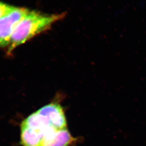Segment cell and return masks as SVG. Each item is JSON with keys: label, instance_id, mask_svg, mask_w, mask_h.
Masks as SVG:
<instances>
[{"label": "cell", "instance_id": "obj_1", "mask_svg": "<svg viewBox=\"0 0 146 146\" xmlns=\"http://www.w3.org/2000/svg\"><path fill=\"white\" fill-rule=\"evenodd\" d=\"M65 16V13L49 15L35 11H29L13 33L9 45V53L34 36L48 31L54 23Z\"/></svg>", "mask_w": 146, "mask_h": 146}, {"label": "cell", "instance_id": "obj_2", "mask_svg": "<svg viewBox=\"0 0 146 146\" xmlns=\"http://www.w3.org/2000/svg\"><path fill=\"white\" fill-rule=\"evenodd\" d=\"M29 11L27 9L15 7L8 14L0 19V46L9 45L14 30Z\"/></svg>", "mask_w": 146, "mask_h": 146}, {"label": "cell", "instance_id": "obj_3", "mask_svg": "<svg viewBox=\"0 0 146 146\" xmlns=\"http://www.w3.org/2000/svg\"><path fill=\"white\" fill-rule=\"evenodd\" d=\"M37 111L46 117L51 126L55 129H66V118L63 110L59 104H50L42 107Z\"/></svg>", "mask_w": 146, "mask_h": 146}, {"label": "cell", "instance_id": "obj_4", "mask_svg": "<svg viewBox=\"0 0 146 146\" xmlns=\"http://www.w3.org/2000/svg\"><path fill=\"white\" fill-rule=\"evenodd\" d=\"M74 139L67 129H52L45 133L39 146H69Z\"/></svg>", "mask_w": 146, "mask_h": 146}, {"label": "cell", "instance_id": "obj_5", "mask_svg": "<svg viewBox=\"0 0 146 146\" xmlns=\"http://www.w3.org/2000/svg\"><path fill=\"white\" fill-rule=\"evenodd\" d=\"M46 131L41 132L21 126L22 145L23 146H40Z\"/></svg>", "mask_w": 146, "mask_h": 146}, {"label": "cell", "instance_id": "obj_6", "mask_svg": "<svg viewBox=\"0 0 146 146\" xmlns=\"http://www.w3.org/2000/svg\"><path fill=\"white\" fill-rule=\"evenodd\" d=\"M15 7L0 1V19L8 14Z\"/></svg>", "mask_w": 146, "mask_h": 146}]
</instances>
